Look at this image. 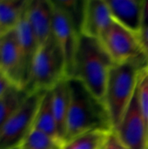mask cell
<instances>
[{
  "label": "cell",
  "instance_id": "obj_24",
  "mask_svg": "<svg viewBox=\"0 0 148 149\" xmlns=\"http://www.w3.org/2000/svg\"><path fill=\"white\" fill-rule=\"evenodd\" d=\"M148 28V1H144L142 10V30Z\"/></svg>",
  "mask_w": 148,
  "mask_h": 149
},
{
  "label": "cell",
  "instance_id": "obj_7",
  "mask_svg": "<svg viewBox=\"0 0 148 149\" xmlns=\"http://www.w3.org/2000/svg\"><path fill=\"white\" fill-rule=\"evenodd\" d=\"M52 36L55 38L65 60L67 79L73 77L75 57L80 32L72 17L52 1Z\"/></svg>",
  "mask_w": 148,
  "mask_h": 149
},
{
  "label": "cell",
  "instance_id": "obj_16",
  "mask_svg": "<svg viewBox=\"0 0 148 149\" xmlns=\"http://www.w3.org/2000/svg\"><path fill=\"white\" fill-rule=\"evenodd\" d=\"M26 3L27 0H0V29L3 34L14 30Z\"/></svg>",
  "mask_w": 148,
  "mask_h": 149
},
{
  "label": "cell",
  "instance_id": "obj_27",
  "mask_svg": "<svg viewBox=\"0 0 148 149\" xmlns=\"http://www.w3.org/2000/svg\"><path fill=\"white\" fill-rule=\"evenodd\" d=\"M0 149H3V148H0ZM12 149H17V148H12Z\"/></svg>",
  "mask_w": 148,
  "mask_h": 149
},
{
  "label": "cell",
  "instance_id": "obj_10",
  "mask_svg": "<svg viewBox=\"0 0 148 149\" xmlns=\"http://www.w3.org/2000/svg\"><path fill=\"white\" fill-rule=\"evenodd\" d=\"M113 23L106 0L83 1L80 35L99 39Z\"/></svg>",
  "mask_w": 148,
  "mask_h": 149
},
{
  "label": "cell",
  "instance_id": "obj_21",
  "mask_svg": "<svg viewBox=\"0 0 148 149\" xmlns=\"http://www.w3.org/2000/svg\"><path fill=\"white\" fill-rule=\"evenodd\" d=\"M103 149H127V148L121 142L116 133L113 130L110 132Z\"/></svg>",
  "mask_w": 148,
  "mask_h": 149
},
{
  "label": "cell",
  "instance_id": "obj_20",
  "mask_svg": "<svg viewBox=\"0 0 148 149\" xmlns=\"http://www.w3.org/2000/svg\"><path fill=\"white\" fill-rule=\"evenodd\" d=\"M136 95L141 113L148 127V68L144 69L140 74Z\"/></svg>",
  "mask_w": 148,
  "mask_h": 149
},
{
  "label": "cell",
  "instance_id": "obj_22",
  "mask_svg": "<svg viewBox=\"0 0 148 149\" xmlns=\"http://www.w3.org/2000/svg\"><path fill=\"white\" fill-rule=\"evenodd\" d=\"M13 86H15L13 83L0 68V97L3 96L6 92H8Z\"/></svg>",
  "mask_w": 148,
  "mask_h": 149
},
{
  "label": "cell",
  "instance_id": "obj_19",
  "mask_svg": "<svg viewBox=\"0 0 148 149\" xmlns=\"http://www.w3.org/2000/svg\"><path fill=\"white\" fill-rule=\"evenodd\" d=\"M62 145L57 140L32 129L17 149H61Z\"/></svg>",
  "mask_w": 148,
  "mask_h": 149
},
{
  "label": "cell",
  "instance_id": "obj_15",
  "mask_svg": "<svg viewBox=\"0 0 148 149\" xmlns=\"http://www.w3.org/2000/svg\"><path fill=\"white\" fill-rule=\"evenodd\" d=\"M32 129L38 130L62 143L58 135V127L52 111L51 90L44 92L42 95Z\"/></svg>",
  "mask_w": 148,
  "mask_h": 149
},
{
  "label": "cell",
  "instance_id": "obj_13",
  "mask_svg": "<svg viewBox=\"0 0 148 149\" xmlns=\"http://www.w3.org/2000/svg\"><path fill=\"white\" fill-rule=\"evenodd\" d=\"M26 4H27V3H26ZM14 32H15V35H16L17 40L18 42L21 53H22L24 72H25V75L27 78V83H28L32 61H33L34 57L37 53V51L39 47V45L38 43L36 36L31 29V26L28 17H27L26 5H25L24 10L17 24L14 28Z\"/></svg>",
  "mask_w": 148,
  "mask_h": 149
},
{
  "label": "cell",
  "instance_id": "obj_18",
  "mask_svg": "<svg viewBox=\"0 0 148 149\" xmlns=\"http://www.w3.org/2000/svg\"><path fill=\"white\" fill-rule=\"evenodd\" d=\"M111 131H92L78 135L62 145L61 149H103Z\"/></svg>",
  "mask_w": 148,
  "mask_h": 149
},
{
  "label": "cell",
  "instance_id": "obj_12",
  "mask_svg": "<svg viewBox=\"0 0 148 149\" xmlns=\"http://www.w3.org/2000/svg\"><path fill=\"white\" fill-rule=\"evenodd\" d=\"M113 20L139 35L142 31L143 0H106Z\"/></svg>",
  "mask_w": 148,
  "mask_h": 149
},
{
  "label": "cell",
  "instance_id": "obj_6",
  "mask_svg": "<svg viewBox=\"0 0 148 149\" xmlns=\"http://www.w3.org/2000/svg\"><path fill=\"white\" fill-rule=\"evenodd\" d=\"M99 40L113 65L139 61L148 65L138 35L127 31L114 21Z\"/></svg>",
  "mask_w": 148,
  "mask_h": 149
},
{
  "label": "cell",
  "instance_id": "obj_25",
  "mask_svg": "<svg viewBox=\"0 0 148 149\" xmlns=\"http://www.w3.org/2000/svg\"><path fill=\"white\" fill-rule=\"evenodd\" d=\"M3 31H2V30L0 29V37H1V36H3Z\"/></svg>",
  "mask_w": 148,
  "mask_h": 149
},
{
  "label": "cell",
  "instance_id": "obj_4",
  "mask_svg": "<svg viewBox=\"0 0 148 149\" xmlns=\"http://www.w3.org/2000/svg\"><path fill=\"white\" fill-rule=\"evenodd\" d=\"M64 79H68L65 60L51 35L37 51L25 90L29 93L50 91Z\"/></svg>",
  "mask_w": 148,
  "mask_h": 149
},
{
  "label": "cell",
  "instance_id": "obj_9",
  "mask_svg": "<svg viewBox=\"0 0 148 149\" xmlns=\"http://www.w3.org/2000/svg\"><path fill=\"white\" fill-rule=\"evenodd\" d=\"M0 68L17 87L25 89L27 78L14 30L4 33L0 44Z\"/></svg>",
  "mask_w": 148,
  "mask_h": 149
},
{
  "label": "cell",
  "instance_id": "obj_11",
  "mask_svg": "<svg viewBox=\"0 0 148 149\" xmlns=\"http://www.w3.org/2000/svg\"><path fill=\"white\" fill-rule=\"evenodd\" d=\"M52 1L27 0L26 15L39 46L52 35Z\"/></svg>",
  "mask_w": 148,
  "mask_h": 149
},
{
  "label": "cell",
  "instance_id": "obj_5",
  "mask_svg": "<svg viewBox=\"0 0 148 149\" xmlns=\"http://www.w3.org/2000/svg\"><path fill=\"white\" fill-rule=\"evenodd\" d=\"M44 92L31 93L19 108L0 127V148H17L32 130L35 116Z\"/></svg>",
  "mask_w": 148,
  "mask_h": 149
},
{
  "label": "cell",
  "instance_id": "obj_26",
  "mask_svg": "<svg viewBox=\"0 0 148 149\" xmlns=\"http://www.w3.org/2000/svg\"><path fill=\"white\" fill-rule=\"evenodd\" d=\"M1 38H2V36L0 37V44H1Z\"/></svg>",
  "mask_w": 148,
  "mask_h": 149
},
{
  "label": "cell",
  "instance_id": "obj_23",
  "mask_svg": "<svg viewBox=\"0 0 148 149\" xmlns=\"http://www.w3.org/2000/svg\"><path fill=\"white\" fill-rule=\"evenodd\" d=\"M139 41L142 49V52L147 60L148 63V28L143 29L138 35Z\"/></svg>",
  "mask_w": 148,
  "mask_h": 149
},
{
  "label": "cell",
  "instance_id": "obj_3",
  "mask_svg": "<svg viewBox=\"0 0 148 149\" xmlns=\"http://www.w3.org/2000/svg\"><path fill=\"white\" fill-rule=\"evenodd\" d=\"M146 68H148L147 64L139 61L112 66L106 86L104 105L109 114L113 130L121 122L134 96L140 74Z\"/></svg>",
  "mask_w": 148,
  "mask_h": 149
},
{
  "label": "cell",
  "instance_id": "obj_2",
  "mask_svg": "<svg viewBox=\"0 0 148 149\" xmlns=\"http://www.w3.org/2000/svg\"><path fill=\"white\" fill-rule=\"evenodd\" d=\"M113 65L99 39L80 35L72 78L81 81L103 103L108 75Z\"/></svg>",
  "mask_w": 148,
  "mask_h": 149
},
{
  "label": "cell",
  "instance_id": "obj_14",
  "mask_svg": "<svg viewBox=\"0 0 148 149\" xmlns=\"http://www.w3.org/2000/svg\"><path fill=\"white\" fill-rule=\"evenodd\" d=\"M51 106L58 127L60 141L64 144L66 130V120L70 104L69 80L64 79L57 84L51 90Z\"/></svg>",
  "mask_w": 148,
  "mask_h": 149
},
{
  "label": "cell",
  "instance_id": "obj_1",
  "mask_svg": "<svg viewBox=\"0 0 148 149\" xmlns=\"http://www.w3.org/2000/svg\"><path fill=\"white\" fill-rule=\"evenodd\" d=\"M68 80L70 104L65 142L92 131H113L111 120L104 103L79 79L72 78Z\"/></svg>",
  "mask_w": 148,
  "mask_h": 149
},
{
  "label": "cell",
  "instance_id": "obj_8",
  "mask_svg": "<svg viewBox=\"0 0 148 149\" xmlns=\"http://www.w3.org/2000/svg\"><path fill=\"white\" fill-rule=\"evenodd\" d=\"M113 131L127 149H148V127L141 113L136 91L121 122Z\"/></svg>",
  "mask_w": 148,
  "mask_h": 149
},
{
  "label": "cell",
  "instance_id": "obj_17",
  "mask_svg": "<svg viewBox=\"0 0 148 149\" xmlns=\"http://www.w3.org/2000/svg\"><path fill=\"white\" fill-rule=\"evenodd\" d=\"M28 94L25 89L13 86L0 97V127L19 108Z\"/></svg>",
  "mask_w": 148,
  "mask_h": 149
}]
</instances>
